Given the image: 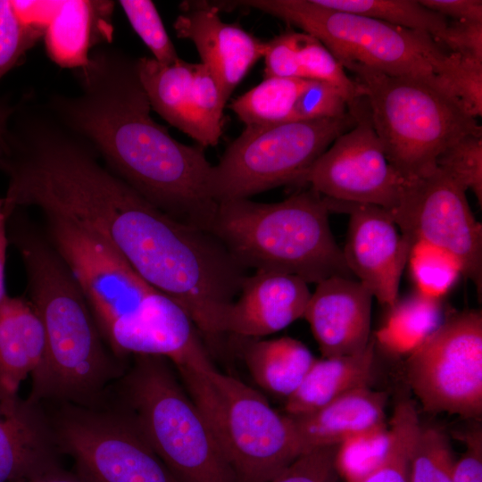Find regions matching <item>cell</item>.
<instances>
[{
	"mask_svg": "<svg viewBox=\"0 0 482 482\" xmlns=\"http://www.w3.org/2000/svg\"><path fill=\"white\" fill-rule=\"evenodd\" d=\"M108 44L77 69L79 92L51 97L46 109L156 208L210 231L218 203L204 148L179 142L152 118L137 59Z\"/></svg>",
	"mask_w": 482,
	"mask_h": 482,
	"instance_id": "cell-1",
	"label": "cell"
},
{
	"mask_svg": "<svg viewBox=\"0 0 482 482\" xmlns=\"http://www.w3.org/2000/svg\"><path fill=\"white\" fill-rule=\"evenodd\" d=\"M7 220L8 240L21 257L29 300L46 340L43 360L31 374L28 400L87 402L117 375V364L83 294L50 242L15 212Z\"/></svg>",
	"mask_w": 482,
	"mask_h": 482,
	"instance_id": "cell-2",
	"label": "cell"
},
{
	"mask_svg": "<svg viewBox=\"0 0 482 482\" xmlns=\"http://www.w3.org/2000/svg\"><path fill=\"white\" fill-rule=\"evenodd\" d=\"M329 212L311 188L278 203L231 199L218 204L210 232L246 270L290 274L307 284L355 278L331 232Z\"/></svg>",
	"mask_w": 482,
	"mask_h": 482,
	"instance_id": "cell-3",
	"label": "cell"
},
{
	"mask_svg": "<svg viewBox=\"0 0 482 482\" xmlns=\"http://www.w3.org/2000/svg\"><path fill=\"white\" fill-rule=\"evenodd\" d=\"M346 69L355 75L389 162L405 180L433 172L438 156L461 137L482 134L477 118L429 80L360 65Z\"/></svg>",
	"mask_w": 482,
	"mask_h": 482,
	"instance_id": "cell-4",
	"label": "cell"
},
{
	"mask_svg": "<svg viewBox=\"0 0 482 482\" xmlns=\"http://www.w3.org/2000/svg\"><path fill=\"white\" fill-rule=\"evenodd\" d=\"M298 27L318 38L345 68L360 65L393 76L429 80L450 92L461 56L429 35L317 4L313 0L230 1Z\"/></svg>",
	"mask_w": 482,
	"mask_h": 482,
	"instance_id": "cell-5",
	"label": "cell"
},
{
	"mask_svg": "<svg viewBox=\"0 0 482 482\" xmlns=\"http://www.w3.org/2000/svg\"><path fill=\"white\" fill-rule=\"evenodd\" d=\"M237 482H269L302 454L292 420L215 368L178 369Z\"/></svg>",
	"mask_w": 482,
	"mask_h": 482,
	"instance_id": "cell-6",
	"label": "cell"
},
{
	"mask_svg": "<svg viewBox=\"0 0 482 482\" xmlns=\"http://www.w3.org/2000/svg\"><path fill=\"white\" fill-rule=\"evenodd\" d=\"M132 424L180 482H237L206 420L161 356L135 355Z\"/></svg>",
	"mask_w": 482,
	"mask_h": 482,
	"instance_id": "cell-7",
	"label": "cell"
},
{
	"mask_svg": "<svg viewBox=\"0 0 482 482\" xmlns=\"http://www.w3.org/2000/svg\"><path fill=\"white\" fill-rule=\"evenodd\" d=\"M356 117L289 121L245 129L212 165L210 189L216 203L248 198L300 181L316 160Z\"/></svg>",
	"mask_w": 482,
	"mask_h": 482,
	"instance_id": "cell-8",
	"label": "cell"
},
{
	"mask_svg": "<svg viewBox=\"0 0 482 482\" xmlns=\"http://www.w3.org/2000/svg\"><path fill=\"white\" fill-rule=\"evenodd\" d=\"M408 383L423 409L465 419L482 415V314L457 313L409 354Z\"/></svg>",
	"mask_w": 482,
	"mask_h": 482,
	"instance_id": "cell-9",
	"label": "cell"
},
{
	"mask_svg": "<svg viewBox=\"0 0 482 482\" xmlns=\"http://www.w3.org/2000/svg\"><path fill=\"white\" fill-rule=\"evenodd\" d=\"M54 433L87 482H180L127 419L75 408Z\"/></svg>",
	"mask_w": 482,
	"mask_h": 482,
	"instance_id": "cell-10",
	"label": "cell"
},
{
	"mask_svg": "<svg viewBox=\"0 0 482 482\" xmlns=\"http://www.w3.org/2000/svg\"><path fill=\"white\" fill-rule=\"evenodd\" d=\"M43 214L48 241L83 294L101 335L136 316L154 288L96 234L62 216Z\"/></svg>",
	"mask_w": 482,
	"mask_h": 482,
	"instance_id": "cell-11",
	"label": "cell"
},
{
	"mask_svg": "<svg viewBox=\"0 0 482 482\" xmlns=\"http://www.w3.org/2000/svg\"><path fill=\"white\" fill-rule=\"evenodd\" d=\"M353 114L355 125L333 141L298 184L308 185L325 198L376 205L392 214L406 180L389 162L366 102Z\"/></svg>",
	"mask_w": 482,
	"mask_h": 482,
	"instance_id": "cell-12",
	"label": "cell"
},
{
	"mask_svg": "<svg viewBox=\"0 0 482 482\" xmlns=\"http://www.w3.org/2000/svg\"><path fill=\"white\" fill-rule=\"evenodd\" d=\"M401 233L453 253L462 275L481 292L482 226L470 208L466 191L438 169L406 180L400 204L391 214Z\"/></svg>",
	"mask_w": 482,
	"mask_h": 482,
	"instance_id": "cell-13",
	"label": "cell"
},
{
	"mask_svg": "<svg viewBox=\"0 0 482 482\" xmlns=\"http://www.w3.org/2000/svg\"><path fill=\"white\" fill-rule=\"evenodd\" d=\"M137 65L152 109L203 148L218 145L227 101L204 64L142 57Z\"/></svg>",
	"mask_w": 482,
	"mask_h": 482,
	"instance_id": "cell-14",
	"label": "cell"
},
{
	"mask_svg": "<svg viewBox=\"0 0 482 482\" xmlns=\"http://www.w3.org/2000/svg\"><path fill=\"white\" fill-rule=\"evenodd\" d=\"M325 200L330 212L350 215L342 250L352 274L381 304L391 308L399 299L411 242L399 232L391 214L379 206Z\"/></svg>",
	"mask_w": 482,
	"mask_h": 482,
	"instance_id": "cell-15",
	"label": "cell"
},
{
	"mask_svg": "<svg viewBox=\"0 0 482 482\" xmlns=\"http://www.w3.org/2000/svg\"><path fill=\"white\" fill-rule=\"evenodd\" d=\"M102 337L115 357L154 355L170 360L177 369L215 368L188 313L156 289L136 316L113 324Z\"/></svg>",
	"mask_w": 482,
	"mask_h": 482,
	"instance_id": "cell-16",
	"label": "cell"
},
{
	"mask_svg": "<svg viewBox=\"0 0 482 482\" xmlns=\"http://www.w3.org/2000/svg\"><path fill=\"white\" fill-rule=\"evenodd\" d=\"M182 6L184 12L173 24L176 34L193 42L228 102L250 69L264 56L267 41L223 21L207 2H185Z\"/></svg>",
	"mask_w": 482,
	"mask_h": 482,
	"instance_id": "cell-17",
	"label": "cell"
},
{
	"mask_svg": "<svg viewBox=\"0 0 482 482\" xmlns=\"http://www.w3.org/2000/svg\"><path fill=\"white\" fill-rule=\"evenodd\" d=\"M371 293L357 279L331 277L317 284L303 318L323 357L357 354L372 337Z\"/></svg>",
	"mask_w": 482,
	"mask_h": 482,
	"instance_id": "cell-18",
	"label": "cell"
},
{
	"mask_svg": "<svg viewBox=\"0 0 482 482\" xmlns=\"http://www.w3.org/2000/svg\"><path fill=\"white\" fill-rule=\"evenodd\" d=\"M311 294L308 284L296 276L256 270L246 276L225 312L220 333L253 339L282 330L303 318Z\"/></svg>",
	"mask_w": 482,
	"mask_h": 482,
	"instance_id": "cell-19",
	"label": "cell"
},
{
	"mask_svg": "<svg viewBox=\"0 0 482 482\" xmlns=\"http://www.w3.org/2000/svg\"><path fill=\"white\" fill-rule=\"evenodd\" d=\"M59 451L37 403L0 400V482H27L60 469Z\"/></svg>",
	"mask_w": 482,
	"mask_h": 482,
	"instance_id": "cell-20",
	"label": "cell"
},
{
	"mask_svg": "<svg viewBox=\"0 0 482 482\" xmlns=\"http://www.w3.org/2000/svg\"><path fill=\"white\" fill-rule=\"evenodd\" d=\"M386 402L385 392L366 386L351 390L314 411L288 415L301 453L339 445L353 436L386 425Z\"/></svg>",
	"mask_w": 482,
	"mask_h": 482,
	"instance_id": "cell-21",
	"label": "cell"
},
{
	"mask_svg": "<svg viewBox=\"0 0 482 482\" xmlns=\"http://www.w3.org/2000/svg\"><path fill=\"white\" fill-rule=\"evenodd\" d=\"M264 78L280 77L320 81L337 89L348 109L359 105L363 96L330 51L315 37L303 31H286L267 41Z\"/></svg>",
	"mask_w": 482,
	"mask_h": 482,
	"instance_id": "cell-22",
	"label": "cell"
},
{
	"mask_svg": "<svg viewBox=\"0 0 482 482\" xmlns=\"http://www.w3.org/2000/svg\"><path fill=\"white\" fill-rule=\"evenodd\" d=\"M46 346L42 320L29 300L7 296L0 304V400L18 397L21 382L41 363Z\"/></svg>",
	"mask_w": 482,
	"mask_h": 482,
	"instance_id": "cell-23",
	"label": "cell"
},
{
	"mask_svg": "<svg viewBox=\"0 0 482 482\" xmlns=\"http://www.w3.org/2000/svg\"><path fill=\"white\" fill-rule=\"evenodd\" d=\"M112 5L106 1H61L44 34L50 58L63 68L87 65L92 50L110 42Z\"/></svg>",
	"mask_w": 482,
	"mask_h": 482,
	"instance_id": "cell-24",
	"label": "cell"
},
{
	"mask_svg": "<svg viewBox=\"0 0 482 482\" xmlns=\"http://www.w3.org/2000/svg\"><path fill=\"white\" fill-rule=\"evenodd\" d=\"M375 345L372 337L360 353L315 359L300 386L287 398V415L314 411L351 390L370 386Z\"/></svg>",
	"mask_w": 482,
	"mask_h": 482,
	"instance_id": "cell-25",
	"label": "cell"
},
{
	"mask_svg": "<svg viewBox=\"0 0 482 482\" xmlns=\"http://www.w3.org/2000/svg\"><path fill=\"white\" fill-rule=\"evenodd\" d=\"M245 339L243 355L254 381L286 399L297 389L316 359L306 345L292 337Z\"/></svg>",
	"mask_w": 482,
	"mask_h": 482,
	"instance_id": "cell-26",
	"label": "cell"
},
{
	"mask_svg": "<svg viewBox=\"0 0 482 482\" xmlns=\"http://www.w3.org/2000/svg\"><path fill=\"white\" fill-rule=\"evenodd\" d=\"M441 312L438 300L419 293L398 299L375 343L391 353L410 354L443 323Z\"/></svg>",
	"mask_w": 482,
	"mask_h": 482,
	"instance_id": "cell-27",
	"label": "cell"
},
{
	"mask_svg": "<svg viewBox=\"0 0 482 482\" xmlns=\"http://www.w3.org/2000/svg\"><path fill=\"white\" fill-rule=\"evenodd\" d=\"M312 80L269 77L236 98L229 108L245 126L292 121L295 104Z\"/></svg>",
	"mask_w": 482,
	"mask_h": 482,
	"instance_id": "cell-28",
	"label": "cell"
},
{
	"mask_svg": "<svg viewBox=\"0 0 482 482\" xmlns=\"http://www.w3.org/2000/svg\"><path fill=\"white\" fill-rule=\"evenodd\" d=\"M319 5L423 32L438 43L449 20L416 0H313Z\"/></svg>",
	"mask_w": 482,
	"mask_h": 482,
	"instance_id": "cell-29",
	"label": "cell"
},
{
	"mask_svg": "<svg viewBox=\"0 0 482 482\" xmlns=\"http://www.w3.org/2000/svg\"><path fill=\"white\" fill-rule=\"evenodd\" d=\"M407 262L418 293L432 299L439 300L462 275L453 253L424 240L412 243Z\"/></svg>",
	"mask_w": 482,
	"mask_h": 482,
	"instance_id": "cell-30",
	"label": "cell"
},
{
	"mask_svg": "<svg viewBox=\"0 0 482 482\" xmlns=\"http://www.w3.org/2000/svg\"><path fill=\"white\" fill-rule=\"evenodd\" d=\"M420 426L413 403L401 400L391 419L392 441L386 457L358 482H408L410 454Z\"/></svg>",
	"mask_w": 482,
	"mask_h": 482,
	"instance_id": "cell-31",
	"label": "cell"
},
{
	"mask_svg": "<svg viewBox=\"0 0 482 482\" xmlns=\"http://www.w3.org/2000/svg\"><path fill=\"white\" fill-rule=\"evenodd\" d=\"M455 463L448 435L420 424L410 454L408 482H452Z\"/></svg>",
	"mask_w": 482,
	"mask_h": 482,
	"instance_id": "cell-32",
	"label": "cell"
},
{
	"mask_svg": "<svg viewBox=\"0 0 482 482\" xmlns=\"http://www.w3.org/2000/svg\"><path fill=\"white\" fill-rule=\"evenodd\" d=\"M392 441L387 424L362 432L342 442L337 450L336 466L346 482H358L386 457Z\"/></svg>",
	"mask_w": 482,
	"mask_h": 482,
	"instance_id": "cell-33",
	"label": "cell"
},
{
	"mask_svg": "<svg viewBox=\"0 0 482 482\" xmlns=\"http://www.w3.org/2000/svg\"><path fill=\"white\" fill-rule=\"evenodd\" d=\"M436 169L482 204V134L467 135L447 147L436 160Z\"/></svg>",
	"mask_w": 482,
	"mask_h": 482,
	"instance_id": "cell-34",
	"label": "cell"
},
{
	"mask_svg": "<svg viewBox=\"0 0 482 482\" xmlns=\"http://www.w3.org/2000/svg\"><path fill=\"white\" fill-rule=\"evenodd\" d=\"M119 4L133 29L152 52L154 60L170 64L179 59L152 1L121 0Z\"/></svg>",
	"mask_w": 482,
	"mask_h": 482,
	"instance_id": "cell-35",
	"label": "cell"
},
{
	"mask_svg": "<svg viewBox=\"0 0 482 482\" xmlns=\"http://www.w3.org/2000/svg\"><path fill=\"white\" fill-rule=\"evenodd\" d=\"M43 36L19 18L12 1L0 0V79Z\"/></svg>",
	"mask_w": 482,
	"mask_h": 482,
	"instance_id": "cell-36",
	"label": "cell"
},
{
	"mask_svg": "<svg viewBox=\"0 0 482 482\" xmlns=\"http://www.w3.org/2000/svg\"><path fill=\"white\" fill-rule=\"evenodd\" d=\"M349 112L342 94L328 83L312 81L297 98L292 121L336 119Z\"/></svg>",
	"mask_w": 482,
	"mask_h": 482,
	"instance_id": "cell-37",
	"label": "cell"
},
{
	"mask_svg": "<svg viewBox=\"0 0 482 482\" xmlns=\"http://www.w3.org/2000/svg\"><path fill=\"white\" fill-rule=\"evenodd\" d=\"M337 446L316 448L300 454L269 482H338Z\"/></svg>",
	"mask_w": 482,
	"mask_h": 482,
	"instance_id": "cell-38",
	"label": "cell"
},
{
	"mask_svg": "<svg viewBox=\"0 0 482 482\" xmlns=\"http://www.w3.org/2000/svg\"><path fill=\"white\" fill-rule=\"evenodd\" d=\"M438 44L449 53L482 62V22L449 20Z\"/></svg>",
	"mask_w": 482,
	"mask_h": 482,
	"instance_id": "cell-39",
	"label": "cell"
},
{
	"mask_svg": "<svg viewBox=\"0 0 482 482\" xmlns=\"http://www.w3.org/2000/svg\"><path fill=\"white\" fill-rule=\"evenodd\" d=\"M466 450L456 461L452 482H482V428L477 425L462 436Z\"/></svg>",
	"mask_w": 482,
	"mask_h": 482,
	"instance_id": "cell-40",
	"label": "cell"
},
{
	"mask_svg": "<svg viewBox=\"0 0 482 482\" xmlns=\"http://www.w3.org/2000/svg\"><path fill=\"white\" fill-rule=\"evenodd\" d=\"M427 8L451 21L482 22L480 0H419Z\"/></svg>",
	"mask_w": 482,
	"mask_h": 482,
	"instance_id": "cell-41",
	"label": "cell"
},
{
	"mask_svg": "<svg viewBox=\"0 0 482 482\" xmlns=\"http://www.w3.org/2000/svg\"><path fill=\"white\" fill-rule=\"evenodd\" d=\"M7 220L0 222V304L8 296L5 290V257L8 245Z\"/></svg>",
	"mask_w": 482,
	"mask_h": 482,
	"instance_id": "cell-42",
	"label": "cell"
},
{
	"mask_svg": "<svg viewBox=\"0 0 482 482\" xmlns=\"http://www.w3.org/2000/svg\"><path fill=\"white\" fill-rule=\"evenodd\" d=\"M27 482H87L77 473L73 474L62 468L54 470Z\"/></svg>",
	"mask_w": 482,
	"mask_h": 482,
	"instance_id": "cell-43",
	"label": "cell"
},
{
	"mask_svg": "<svg viewBox=\"0 0 482 482\" xmlns=\"http://www.w3.org/2000/svg\"><path fill=\"white\" fill-rule=\"evenodd\" d=\"M7 112H8V110H1V112H0V157L4 153V149L5 145L4 132V123H5Z\"/></svg>",
	"mask_w": 482,
	"mask_h": 482,
	"instance_id": "cell-44",
	"label": "cell"
},
{
	"mask_svg": "<svg viewBox=\"0 0 482 482\" xmlns=\"http://www.w3.org/2000/svg\"><path fill=\"white\" fill-rule=\"evenodd\" d=\"M3 220H7V217L4 212V200L3 198H0V222Z\"/></svg>",
	"mask_w": 482,
	"mask_h": 482,
	"instance_id": "cell-45",
	"label": "cell"
}]
</instances>
